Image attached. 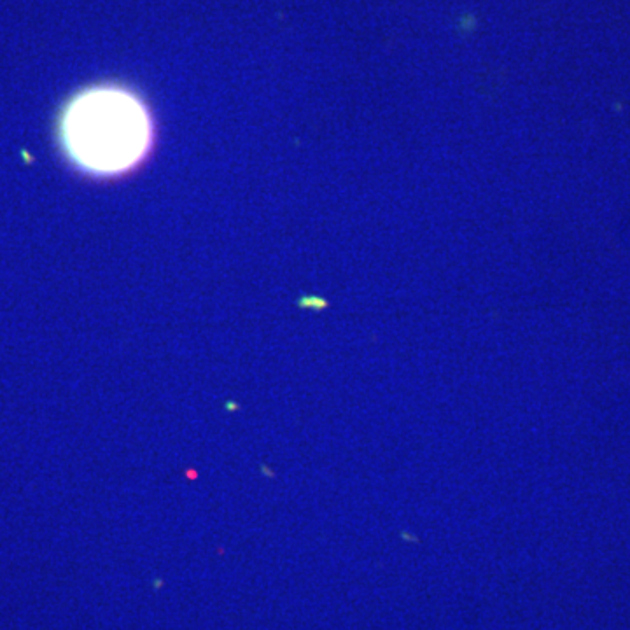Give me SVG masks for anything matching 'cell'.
I'll use <instances>...</instances> for the list:
<instances>
[{"label": "cell", "instance_id": "6da1fadb", "mask_svg": "<svg viewBox=\"0 0 630 630\" xmlns=\"http://www.w3.org/2000/svg\"><path fill=\"white\" fill-rule=\"evenodd\" d=\"M58 135L74 165L91 175L114 177L146 158L153 144V121L135 93L100 84L65 105Z\"/></svg>", "mask_w": 630, "mask_h": 630}]
</instances>
